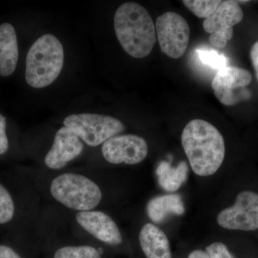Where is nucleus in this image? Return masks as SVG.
<instances>
[{"label": "nucleus", "instance_id": "obj_18", "mask_svg": "<svg viewBox=\"0 0 258 258\" xmlns=\"http://www.w3.org/2000/svg\"><path fill=\"white\" fill-rule=\"evenodd\" d=\"M183 4L194 14L200 18H208L217 9L222 1L220 0H184Z\"/></svg>", "mask_w": 258, "mask_h": 258}, {"label": "nucleus", "instance_id": "obj_12", "mask_svg": "<svg viewBox=\"0 0 258 258\" xmlns=\"http://www.w3.org/2000/svg\"><path fill=\"white\" fill-rule=\"evenodd\" d=\"M76 220L88 233L105 243L118 245L122 242L118 226L103 212H80L76 215Z\"/></svg>", "mask_w": 258, "mask_h": 258}, {"label": "nucleus", "instance_id": "obj_24", "mask_svg": "<svg viewBox=\"0 0 258 258\" xmlns=\"http://www.w3.org/2000/svg\"><path fill=\"white\" fill-rule=\"evenodd\" d=\"M250 58L258 80V41L254 43L251 48Z\"/></svg>", "mask_w": 258, "mask_h": 258}, {"label": "nucleus", "instance_id": "obj_16", "mask_svg": "<svg viewBox=\"0 0 258 258\" xmlns=\"http://www.w3.org/2000/svg\"><path fill=\"white\" fill-rule=\"evenodd\" d=\"M187 164L181 161L176 167H172L169 163L162 161L157 169L159 183L163 189L168 191H175L179 189L188 177Z\"/></svg>", "mask_w": 258, "mask_h": 258}, {"label": "nucleus", "instance_id": "obj_23", "mask_svg": "<svg viewBox=\"0 0 258 258\" xmlns=\"http://www.w3.org/2000/svg\"><path fill=\"white\" fill-rule=\"evenodd\" d=\"M0 258L22 257L16 251L11 248L9 246L5 245V244H0Z\"/></svg>", "mask_w": 258, "mask_h": 258}, {"label": "nucleus", "instance_id": "obj_22", "mask_svg": "<svg viewBox=\"0 0 258 258\" xmlns=\"http://www.w3.org/2000/svg\"><path fill=\"white\" fill-rule=\"evenodd\" d=\"M6 118L0 113V155L5 154L9 149V141L6 133Z\"/></svg>", "mask_w": 258, "mask_h": 258}, {"label": "nucleus", "instance_id": "obj_9", "mask_svg": "<svg viewBox=\"0 0 258 258\" xmlns=\"http://www.w3.org/2000/svg\"><path fill=\"white\" fill-rule=\"evenodd\" d=\"M217 222L227 230H257L258 194L252 191L239 193L233 206L219 214Z\"/></svg>", "mask_w": 258, "mask_h": 258}, {"label": "nucleus", "instance_id": "obj_2", "mask_svg": "<svg viewBox=\"0 0 258 258\" xmlns=\"http://www.w3.org/2000/svg\"><path fill=\"white\" fill-rule=\"evenodd\" d=\"M114 29L123 50L135 58L149 55L157 41L154 21L138 3L120 5L115 13Z\"/></svg>", "mask_w": 258, "mask_h": 258}, {"label": "nucleus", "instance_id": "obj_7", "mask_svg": "<svg viewBox=\"0 0 258 258\" xmlns=\"http://www.w3.org/2000/svg\"><path fill=\"white\" fill-rule=\"evenodd\" d=\"M252 81V75L247 70L226 66L215 75L212 88L218 101L225 106H234L248 100L251 93L246 88Z\"/></svg>", "mask_w": 258, "mask_h": 258}, {"label": "nucleus", "instance_id": "obj_13", "mask_svg": "<svg viewBox=\"0 0 258 258\" xmlns=\"http://www.w3.org/2000/svg\"><path fill=\"white\" fill-rule=\"evenodd\" d=\"M19 49L16 32L13 25H0V76L8 77L15 72L18 64Z\"/></svg>", "mask_w": 258, "mask_h": 258}, {"label": "nucleus", "instance_id": "obj_17", "mask_svg": "<svg viewBox=\"0 0 258 258\" xmlns=\"http://www.w3.org/2000/svg\"><path fill=\"white\" fill-rule=\"evenodd\" d=\"M54 258H101L98 249L91 246H67L56 251Z\"/></svg>", "mask_w": 258, "mask_h": 258}, {"label": "nucleus", "instance_id": "obj_6", "mask_svg": "<svg viewBox=\"0 0 258 258\" xmlns=\"http://www.w3.org/2000/svg\"><path fill=\"white\" fill-rule=\"evenodd\" d=\"M156 31L165 55L174 59L184 55L189 45L190 28L182 16L172 12L164 13L157 18Z\"/></svg>", "mask_w": 258, "mask_h": 258}, {"label": "nucleus", "instance_id": "obj_10", "mask_svg": "<svg viewBox=\"0 0 258 258\" xmlns=\"http://www.w3.org/2000/svg\"><path fill=\"white\" fill-rule=\"evenodd\" d=\"M101 150L103 157L111 164L134 165L147 157L148 145L142 137L128 134L111 137L103 143Z\"/></svg>", "mask_w": 258, "mask_h": 258}, {"label": "nucleus", "instance_id": "obj_4", "mask_svg": "<svg viewBox=\"0 0 258 258\" xmlns=\"http://www.w3.org/2000/svg\"><path fill=\"white\" fill-rule=\"evenodd\" d=\"M50 192L64 206L81 212L93 210L102 199L101 189L92 180L71 173L62 174L52 180Z\"/></svg>", "mask_w": 258, "mask_h": 258}, {"label": "nucleus", "instance_id": "obj_8", "mask_svg": "<svg viewBox=\"0 0 258 258\" xmlns=\"http://www.w3.org/2000/svg\"><path fill=\"white\" fill-rule=\"evenodd\" d=\"M243 18V12L238 2L222 1L216 11L203 22L205 32L210 33V43L215 48H224L233 36V26Z\"/></svg>", "mask_w": 258, "mask_h": 258}, {"label": "nucleus", "instance_id": "obj_14", "mask_svg": "<svg viewBox=\"0 0 258 258\" xmlns=\"http://www.w3.org/2000/svg\"><path fill=\"white\" fill-rule=\"evenodd\" d=\"M139 242L147 258H171L169 240L157 226L146 224L139 234Z\"/></svg>", "mask_w": 258, "mask_h": 258}, {"label": "nucleus", "instance_id": "obj_3", "mask_svg": "<svg viewBox=\"0 0 258 258\" xmlns=\"http://www.w3.org/2000/svg\"><path fill=\"white\" fill-rule=\"evenodd\" d=\"M25 64V80L29 86L34 88L50 86L63 67V47L60 40L51 34L39 37L29 50Z\"/></svg>", "mask_w": 258, "mask_h": 258}, {"label": "nucleus", "instance_id": "obj_15", "mask_svg": "<svg viewBox=\"0 0 258 258\" xmlns=\"http://www.w3.org/2000/svg\"><path fill=\"white\" fill-rule=\"evenodd\" d=\"M184 204L178 195H168L152 199L147 205L149 218L156 223L162 222L169 214H184Z\"/></svg>", "mask_w": 258, "mask_h": 258}, {"label": "nucleus", "instance_id": "obj_1", "mask_svg": "<svg viewBox=\"0 0 258 258\" xmlns=\"http://www.w3.org/2000/svg\"><path fill=\"white\" fill-rule=\"evenodd\" d=\"M181 144L195 174L207 176L215 174L225 155V141L211 123L202 119L191 120L181 134Z\"/></svg>", "mask_w": 258, "mask_h": 258}, {"label": "nucleus", "instance_id": "obj_11", "mask_svg": "<svg viewBox=\"0 0 258 258\" xmlns=\"http://www.w3.org/2000/svg\"><path fill=\"white\" fill-rule=\"evenodd\" d=\"M83 150L81 139L72 129L64 126L55 134L53 144L45 157V164L52 169H60L79 157Z\"/></svg>", "mask_w": 258, "mask_h": 258}, {"label": "nucleus", "instance_id": "obj_5", "mask_svg": "<svg viewBox=\"0 0 258 258\" xmlns=\"http://www.w3.org/2000/svg\"><path fill=\"white\" fill-rule=\"evenodd\" d=\"M64 125L72 129L81 141L97 147L124 132L125 125L114 117L96 113H79L64 118Z\"/></svg>", "mask_w": 258, "mask_h": 258}, {"label": "nucleus", "instance_id": "obj_21", "mask_svg": "<svg viewBox=\"0 0 258 258\" xmlns=\"http://www.w3.org/2000/svg\"><path fill=\"white\" fill-rule=\"evenodd\" d=\"M206 252L210 258H234L227 246L222 242H215L209 245Z\"/></svg>", "mask_w": 258, "mask_h": 258}, {"label": "nucleus", "instance_id": "obj_19", "mask_svg": "<svg viewBox=\"0 0 258 258\" xmlns=\"http://www.w3.org/2000/svg\"><path fill=\"white\" fill-rule=\"evenodd\" d=\"M195 52L200 61L212 69L220 71L227 66V57L216 50L209 48H198Z\"/></svg>", "mask_w": 258, "mask_h": 258}, {"label": "nucleus", "instance_id": "obj_20", "mask_svg": "<svg viewBox=\"0 0 258 258\" xmlns=\"http://www.w3.org/2000/svg\"><path fill=\"white\" fill-rule=\"evenodd\" d=\"M14 201L8 189L0 183V225H5L14 217Z\"/></svg>", "mask_w": 258, "mask_h": 258}, {"label": "nucleus", "instance_id": "obj_25", "mask_svg": "<svg viewBox=\"0 0 258 258\" xmlns=\"http://www.w3.org/2000/svg\"><path fill=\"white\" fill-rule=\"evenodd\" d=\"M188 258H210L208 254L203 250H195L189 254Z\"/></svg>", "mask_w": 258, "mask_h": 258}]
</instances>
